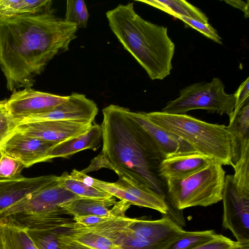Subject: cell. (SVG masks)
<instances>
[{
  "label": "cell",
  "mask_w": 249,
  "mask_h": 249,
  "mask_svg": "<svg viewBox=\"0 0 249 249\" xmlns=\"http://www.w3.org/2000/svg\"><path fill=\"white\" fill-rule=\"evenodd\" d=\"M78 28L50 12L0 16V68L10 91L31 88L57 54L69 50Z\"/></svg>",
  "instance_id": "6da1fadb"
},
{
  "label": "cell",
  "mask_w": 249,
  "mask_h": 249,
  "mask_svg": "<svg viewBox=\"0 0 249 249\" xmlns=\"http://www.w3.org/2000/svg\"><path fill=\"white\" fill-rule=\"evenodd\" d=\"M130 112L115 105L103 108L102 151L81 172L86 174L108 168L119 178L147 187L166 197L165 180L159 172L164 158Z\"/></svg>",
  "instance_id": "7a4b0ae2"
},
{
  "label": "cell",
  "mask_w": 249,
  "mask_h": 249,
  "mask_svg": "<svg viewBox=\"0 0 249 249\" xmlns=\"http://www.w3.org/2000/svg\"><path fill=\"white\" fill-rule=\"evenodd\" d=\"M106 17L112 32L150 79L162 80L170 74L175 46L167 27L143 19L133 2L119 4Z\"/></svg>",
  "instance_id": "3957f363"
},
{
  "label": "cell",
  "mask_w": 249,
  "mask_h": 249,
  "mask_svg": "<svg viewBox=\"0 0 249 249\" xmlns=\"http://www.w3.org/2000/svg\"><path fill=\"white\" fill-rule=\"evenodd\" d=\"M151 121L180 138L198 153L223 165L233 166L232 142L227 126L200 120L186 114L146 113Z\"/></svg>",
  "instance_id": "277c9868"
},
{
  "label": "cell",
  "mask_w": 249,
  "mask_h": 249,
  "mask_svg": "<svg viewBox=\"0 0 249 249\" xmlns=\"http://www.w3.org/2000/svg\"><path fill=\"white\" fill-rule=\"evenodd\" d=\"M225 177L222 165L214 162L188 175L165 178L166 195L178 210L209 206L222 200Z\"/></svg>",
  "instance_id": "5b68a950"
},
{
  "label": "cell",
  "mask_w": 249,
  "mask_h": 249,
  "mask_svg": "<svg viewBox=\"0 0 249 249\" xmlns=\"http://www.w3.org/2000/svg\"><path fill=\"white\" fill-rule=\"evenodd\" d=\"M223 83L218 78H213L209 83H196L182 89L178 98L169 102L162 112L170 114H185L197 109L206 110L231 116L236 104L235 93L225 92Z\"/></svg>",
  "instance_id": "8992f818"
},
{
  "label": "cell",
  "mask_w": 249,
  "mask_h": 249,
  "mask_svg": "<svg viewBox=\"0 0 249 249\" xmlns=\"http://www.w3.org/2000/svg\"><path fill=\"white\" fill-rule=\"evenodd\" d=\"M222 226L236 241L249 245V187L236 183L232 175L225 177L222 200Z\"/></svg>",
  "instance_id": "52a82bcc"
},
{
  "label": "cell",
  "mask_w": 249,
  "mask_h": 249,
  "mask_svg": "<svg viewBox=\"0 0 249 249\" xmlns=\"http://www.w3.org/2000/svg\"><path fill=\"white\" fill-rule=\"evenodd\" d=\"M79 198L62 186L58 179L54 183L35 192L1 211L0 217L20 213L62 211L65 205Z\"/></svg>",
  "instance_id": "ba28073f"
},
{
  "label": "cell",
  "mask_w": 249,
  "mask_h": 249,
  "mask_svg": "<svg viewBox=\"0 0 249 249\" xmlns=\"http://www.w3.org/2000/svg\"><path fill=\"white\" fill-rule=\"evenodd\" d=\"M68 97L25 88L14 91L6 101V107L17 125L26 118L52 109Z\"/></svg>",
  "instance_id": "9c48e42d"
},
{
  "label": "cell",
  "mask_w": 249,
  "mask_h": 249,
  "mask_svg": "<svg viewBox=\"0 0 249 249\" xmlns=\"http://www.w3.org/2000/svg\"><path fill=\"white\" fill-rule=\"evenodd\" d=\"M98 112L95 103L83 94L72 93L62 104L47 112L26 118L22 123L47 121L73 120L92 123ZM17 124V125H18Z\"/></svg>",
  "instance_id": "30bf717a"
},
{
  "label": "cell",
  "mask_w": 249,
  "mask_h": 249,
  "mask_svg": "<svg viewBox=\"0 0 249 249\" xmlns=\"http://www.w3.org/2000/svg\"><path fill=\"white\" fill-rule=\"evenodd\" d=\"M92 123L73 120L22 123L15 130L43 141L58 143L87 131Z\"/></svg>",
  "instance_id": "8fae6325"
},
{
  "label": "cell",
  "mask_w": 249,
  "mask_h": 249,
  "mask_svg": "<svg viewBox=\"0 0 249 249\" xmlns=\"http://www.w3.org/2000/svg\"><path fill=\"white\" fill-rule=\"evenodd\" d=\"M56 144L14 130L0 150L2 154L19 161L26 168L51 160L49 152Z\"/></svg>",
  "instance_id": "7c38bea8"
},
{
  "label": "cell",
  "mask_w": 249,
  "mask_h": 249,
  "mask_svg": "<svg viewBox=\"0 0 249 249\" xmlns=\"http://www.w3.org/2000/svg\"><path fill=\"white\" fill-rule=\"evenodd\" d=\"M186 232L169 217L155 220L135 218L127 232L137 238L159 243H174Z\"/></svg>",
  "instance_id": "4fadbf2b"
},
{
  "label": "cell",
  "mask_w": 249,
  "mask_h": 249,
  "mask_svg": "<svg viewBox=\"0 0 249 249\" xmlns=\"http://www.w3.org/2000/svg\"><path fill=\"white\" fill-rule=\"evenodd\" d=\"M58 179L59 176L47 175L0 180V212L35 192L54 183Z\"/></svg>",
  "instance_id": "5bb4252c"
},
{
  "label": "cell",
  "mask_w": 249,
  "mask_h": 249,
  "mask_svg": "<svg viewBox=\"0 0 249 249\" xmlns=\"http://www.w3.org/2000/svg\"><path fill=\"white\" fill-rule=\"evenodd\" d=\"M130 114L149 136L164 158L196 152L183 140L149 120L145 112L130 111Z\"/></svg>",
  "instance_id": "9a60e30c"
},
{
  "label": "cell",
  "mask_w": 249,
  "mask_h": 249,
  "mask_svg": "<svg viewBox=\"0 0 249 249\" xmlns=\"http://www.w3.org/2000/svg\"><path fill=\"white\" fill-rule=\"evenodd\" d=\"M131 204L125 200L116 201L115 197L96 199L79 198L65 205L63 209L67 214L74 216L98 215L124 217Z\"/></svg>",
  "instance_id": "2e32d148"
},
{
  "label": "cell",
  "mask_w": 249,
  "mask_h": 249,
  "mask_svg": "<svg viewBox=\"0 0 249 249\" xmlns=\"http://www.w3.org/2000/svg\"><path fill=\"white\" fill-rule=\"evenodd\" d=\"M64 211L47 212L20 213L0 217V223L25 230L62 228L63 224L71 222L63 217Z\"/></svg>",
  "instance_id": "e0dca14e"
},
{
  "label": "cell",
  "mask_w": 249,
  "mask_h": 249,
  "mask_svg": "<svg viewBox=\"0 0 249 249\" xmlns=\"http://www.w3.org/2000/svg\"><path fill=\"white\" fill-rule=\"evenodd\" d=\"M214 162H217L212 158L195 152L164 158L160 165L159 172L164 179L179 178L196 172Z\"/></svg>",
  "instance_id": "ac0fdd59"
},
{
  "label": "cell",
  "mask_w": 249,
  "mask_h": 249,
  "mask_svg": "<svg viewBox=\"0 0 249 249\" xmlns=\"http://www.w3.org/2000/svg\"><path fill=\"white\" fill-rule=\"evenodd\" d=\"M102 138L101 125L92 124L84 133L56 144L49 152L51 160L55 158H67L86 149L96 150Z\"/></svg>",
  "instance_id": "d6986e66"
},
{
  "label": "cell",
  "mask_w": 249,
  "mask_h": 249,
  "mask_svg": "<svg viewBox=\"0 0 249 249\" xmlns=\"http://www.w3.org/2000/svg\"><path fill=\"white\" fill-rule=\"evenodd\" d=\"M227 126L231 139L233 166L239 159L243 147L249 144V99L237 111L233 112Z\"/></svg>",
  "instance_id": "ffe728a7"
},
{
  "label": "cell",
  "mask_w": 249,
  "mask_h": 249,
  "mask_svg": "<svg viewBox=\"0 0 249 249\" xmlns=\"http://www.w3.org/2000/svg\"><path fill=\"white\" fill-rule=\"evenodd\" d=\"M114 184L139 199L144 203L146 208L164 214L169 210L166 197L147 187L132 183L121 178Z\"/></svg>",
  "instance_id": "44dd1931"
},
{
  "label": "cell",
  "mask_w": 249,
  "mask_h": 249,
  "mask_svg": "<svg viewBox=\"0 0 249 249\" xmlns=\"http://www.w3.org/2000/svg\"><path fill=\"white\" fill-rule=\"evenodd\" d=\"M60 231L70 238L93 249H117L113 241L86 230L74 221L63 224Z\"/></svg>",
  "instance_id": "7402d4cb"
},
{
  "label": "cell",
  "mask_w": 249,
  "mask_h": 249,
  "mask_svg": "<svg viewBox=\"0 0 249 249\" xmlns=\"http://www.w3.org/2000/svg\"><path fill=\"white\" fill-rule=\"evenodd\" d=\"M51 0H0V16H18L51 11Z\"/></svg>",
  "instance_id": "603a6c76"
},
{
  "label": "cell",
  "mask_w": 249,
  "mask_h": 249,
  "mask_svg": "<svg viewBox=\"0 0 249 249\" xmlns=\"http://www.w3.org/2000/svg\"><path fill=\"white\" fill-rule=\"evenodd\" d=\"M160 9L177 18L184 17L208 23V18L198 8L183 0H139Z\"/></svg>",
  "instance_id": "cb8c5ba5"
},
{
  "label": "cell",
  "mask_w": 249,
  "mask_h": 249,
  "mask_svg": "<svg viewBox=\"0 0 249 249\" xmlns=\"http://www.w3.org/2000/svg\"><path fill=\"white\" fill-rule=\"evenodd\" d=\"M3 249H37L27 231L16 227L2 224Z\"/></svg>",
  "instance_id": "d4e9b609"
},
{
  "label": "cell",
  "mask_w": 249,
  "mask_h": 249,
  "mask_svg": "<svg viewBox=\"0 0 249 249\" xmlns=\"http://www.w3.org/2000/svg\"><path fill=\"white\" fill-rule=\"evenodd\" d=\"M59 179L62 186L82 198L105 199L113 196L100 189L72 179L67 172L59 176Z\"/></svg>",
  "instance_id": "484cf974"
},
{
  "label": "cell",
  "mask_w": 249,
  "mask_h": 249,
  "mask_svg": "<svg viewBox=\"0 0 249 249\" xmlns=\"http://www.w3.org/2000/svg\"><path fill=\"white\" fill-rule=\"evenodd\" d=\"M60 229L26 231L37 249H60L58 237Z\"/></svg>",
  "instance_id": "4316f807"
},
{
  "label": "cell",
  "mask_w": 249,
  "mask_h": 249,
  "mask_svg": "<svg viewBox=\"0 0 249 249\" xmlns=\"http://www.w3.org/2000/svg\"><path fill=\"white\" fill-rule=\"evenodd\" d=\"M89 14L85 2L83 0L67 1L64 20L75 25L77 28H86Z\"/></svg>",
  "instance_id": "83f0119b"
},
{
  "label": "cell",
  "mask_w": 249,
  "mask_h": 249,
  "mask_svg": "<svg viewBox=\"0 0 249 249\" xmlns=\"http://www.w3.org/2000/svg\"><path fill=\"white\" fill-rule=\"evenodd\" d=\"M217 233L214 230L188 231L168 249H192L213 239Z\"/></svg>",
  "instance_id": "f1b7e54d"
},
{
  "label": "cell",
  "mask_w": 249,
  "mask_h": 249,
  "mask_svg": "<svg viewBox=\"0 0 249 249\" xmlns=\"http://www.w3.org/2000/svg\"><path fill=\"white\" fill-rule=\"evenodd\" d=\"M174 243H152L134 237L128 234L127 231L115 242L117 249H168Z\"/></svg>",
  "instance_id": "f546056e"
},
{
  "label": "cell",
  "mask_w": 249,
  "mask_h": 249,
  "mask_svg": "<svg viewBox=\"0 0 249 249\" xmlns=\"http://www.w3.org/2000/svg\"><path fill=\"white\" fill-rule=\"evenodd\" d=\"M24 168V165L19 161L2 154L0 159V180L21 177V172Z\"/></svg>",
  "instance_id": "4dcf8cb0"
},
{
  "label": "cell",
  "mask_w": 249,
  "mask_h": 249,
  "mask_svg": "<svg viewBox=\"0 0 249 249\" xmlns=\"http://www.w3.org/2000/svg\"><path fill=\"white\" fill-rule=\"evenodd\" d=\"M6 101H0V149L14 132L17 125L7 109Z\"/></svg>",
  "instance_id": "1f68e13d"
},
{
  "label": "cell",
  "mask_w": 249,
  "mask_h": 249,
  "mask_svg": "<svg viewBox=\"0 0 249 249\" xmlns=\"http://www.w3.org/2000/svg\"><path fill=\"white\" fill-rule=\"evenodd\" d=\"M192 249H249V245H244L220 234L211 240Z\"/></svg>",
  "instance_id": "d6a6232c"
},
{
  "label": "cell",
  "mask_w": 249,
  "mask_h": 249,
  "mask_svg": "<svg viewBox=\"0 0 249 249\" xmlns=\"http://www.w3.org/2000/svg\"><path fill=\"white\" fill-rule=\"evenodd\" d=\"M178 18L214 41L219 44L222 43V38L218 35L216 30L209 23H203L196 19L184 17H179Z\"/></svg>",
  "instance_id": "836d02e7"
},
{
  "label": "cell",
  "mask_w": 249,
  "mask_h": 249,
  "mask_svg": "<svg viewBox=\"0 0 249 249\" xmlns=\"http://www.w3.org/2000/svg\"><path fill=\"white\" fill-rule=\"evenodd\" d=\"M234 93L236 104L233 112H236L249 99V77L241 84Z\"/></svg>",
  "instance_id": "e575fe53"
},
{
  "label": "cell",
  "mask_w": 249,
  "mask_h": 249,
  "mask_svg": "<svg viewBox=\"0 0 249 249\" xmlns=\"http://www.w3.org/2000/svg\"><path fill=\"white\" fill-rule=\"evenodd\" d=\"M58 240L60 249H93L70 238L67 236L63 234L60 230Z\"/></svg>",
  "instance_id": "d590c367"
},
{
  "label": "cell",
  "mask_w": 249,
  "mask_h": 249,
  "mask_svg": "<svg viewBox=\"0 0 249 249\" xmlns=\"http://www.w3.org/2000/svg\"><path fill=\"white\" fill-rule=\"evenodd\" d=\"M225 1L232 6L242 11L244 13L246 18L249 17V0H247V3L245 1L239 0H225Z\"/></svg>",
  "instance_id": "8d00e7d4"
},
{
  "label": "cell",
  "mask_w": 249,
  "mask_h": 249,
  "mask_svg": "<svg viewBox=\"0 0 249 249\" xmlns=\"http://www.w3.org/2000/svg\"><path fill=\"white\" fill-rule=\"evenodd\" d=\"M1 227L2 224L0 223V249H3V244L1 238Z\"/></svg>",
  "instance_id": "74e56055"
},
{
  "label": "cell",
  "mask_w": 249,
  "mask_h": 249,
  "mask_svg": "<svg viewBox=\"0 0 249 249\" xmlns=\"http://www.w3.org/2000/svg\"><path fill=\"white\" fill-rule=\"evenodd\" d=\"M2 153L1 152V150L0 149V159L1 157V156H2Z\"/></svg>",
  "instance_id": "f35d334b"
}]
</instances>
